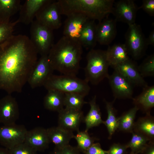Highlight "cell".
Returning <instances> with one entry per match:
<instances>
[{
  "mask_svg": "<svg viewBox=\"0 0 154 154\" xmlns=\"http://www.w3.org/2000/svg\"><path fill=\"white\" fill-rule=\"evenodd\" d=\"M84 154H108V151L103 150L98 143H94Z\"/></svg>",
  "mask_w": 154,
  "mask_h": 154,
  "instance_id": "38",
  "label": "cell"
},
{
  "mask_svg": "<svg viewBox=\"0 0 154 154\" xmlns=\"http://www.w3.org/2000/svg\"><path fill=\"white\" fill-rule=\"evenodd\" d=\"M11 154H37V151L24 142L9 149Z\"/></svg>",
  "mask_w": 154,
  "mask_h": 154,
  "instance_id": "35",
  "label": "cell"
},
{
  "mask_svg": "<svg viewBox=\"0 0 154 154\" xmlns=\"http://www.w3.org/2000/svg\"><path fill=\"white\" fill-rule=\"evenodd\" d=\"M51 0H27L21 5L17 19L19 23H31L40 9Z\"/></svg>",
  "mask_w": 154,
  "mask_h": 154,
  "instance_id": "19",
  "label": "cell"
},
{
  "mask_svg": "<svg viewBox=\"0 0 154 154\" xmlns=\"http://www.w3.org/2000/svg\"><path fill=\"white\" fill-rule=\"evenodd\" d=\"M125 38L124 44L128 55L135 60L142 58L148 45L140 26L135 23L129 25Z\"/></svg>",
  "mask_w": 154,
  "mask_h": 154,
  "instance_id": "7",
  "label": "cell"
},
{
  "mask_svg": "<svg viewBox=\"0 0 154 154\" xmlns=\"http://www.w3.org/2000/svg\"><path fill=\"white\" fill-rule=\"evenodd\" d=\"M24 142L37 152L45 150L50 143L46 129L41 127L27 131Z\"/></svg>",
  "mask_w": 154,
  "mask_h": 154,
  "instance_id": "18",
  "label": "cell"
},
{
  "mask_svg": "<svg viewBox=\"0 0 154 154\" xmlns=\"http://www.w3.org/2000/svg\"><path fill=\"white\" fill-rule=\"evenodd\" d=\"M132 99L135 106L139 110L146 114L150 113L154 107V85L143 87L141 93Z\"/></svg>",
  "mask_w": 154,
  "mask_h": 154,
  "instance_id": "21",
  "label": "cell"
},
{
  "mask_svg": "<svg viewBox=\"0 0 154 154\" xmlns=\"http://www.w3.org/2000/svg\"><path fill=\"white\" fill-rule=\"evenodd\" d=\"M60 150L61 154H81L77 147H73L69 144Z\"/></svg>",
  "mask_w": 154,
  "mask_h": 154,
  "instance_id": "39",
  "label": "cell"
},
{
  "mask_svg": "<svg viewBox=\"0 0 154 154\" xmlns=\"http://www.w3.org/2000/svg\"><path fill=\"white\" fill-rule=\"evenodd\" d=\"M130 141L126 144L128 148H129L133 154L142 153L150 141L146 136L139 133L133 131Z\"/></svg>",
  "mask_w": 154,
  "mask_h": 154,
  "instance_id": "30",
  "label": "cell"
},
{
  "mask_svg": "<svg viewBox=\"0 0 154 154\" xmlns=\"http://www.w3.org/2000/svg\"><path fill=\"white\" fill-rule=\"evenodd\" d=\"M96 96H94L88 102L90 109L84 119L86 126V131L88 132L90 129L104 123L100 107L96 103Z\"/></svg>",
  "mask_w": 154,
  "mask_h": 154,
  "instance_id": "24",
  "label": "cell"
},
{
  "mask_svg": "<svg viewBox=\"0 0 154 154\" xmlns=\"http://www.w3.org/2000/svg\"><path fill=\"white\" fill-rule=\"evenodd\" d=\"M116 21L106 18L96 25V35L97 42L102 45H109L117 34Z\"/></svg>",
  "mask_w": 154,
  "mask_h": 154,
  "instance_id": "17",
  "label": "cell"
},
{
  "mask_svg": "<svg viewBox=\"0 0 154 154\" xmlns=\"http://www.w3.org/2000/svg\"><path fill=\"white\" fill-rule=\"evenodd\" d=\"M52 154H61L60 149L55 147Z\"/></svg>",
  "mask_w": 154,
  "mask_h": 154,
  "instance_id": "43",
  "label": "cell"
},
{
  "mask_svg": "<svg viewBox=\"0 0 154 154\" xmlns=\"http://www.w3.org/2000/svg\"><path fill=\"white\" fill-rule=\"evenodd\" d=\"M67 16L64 22L63 36L78 41L84 25L90 19L80 13H73Z\"/></svg>",
  "mask_w": 154,
  "mask_h": 154,
  "instance_id": "16",
  "label": "cell"
},
{
  "mask_svg": "<svg viewBox=\"0 0 154 154\" xmlns=\"http://www.w3.org/2000/svg\"><path fill=\"white\" fill-rule=\"evenodd\" d=\"M61 15L80 13L90 20L101 21L112 13L114 0H59Z\"/></svg>",
  "mask_w": 154,
  "mask_h": 154,
  "instance_id": "3",
  "label": "cell"
},
{
  "mask_svg": "<svg viewBox=\"0 0 154 154\" xmlns=\"http://www.w3.org/2000/svg\"><path fill=\"white\" fill-rule=\"evenodd\" d=\"M133 131L145 136L149 141L154 142V118L150 112L146 113L135 122Z\"/></svg>",
  "mask_w": 154,
  "mask_h": 154,
  "instance_id": "23",
  "label": "cell"
},
{
  "mask_svg": "<svg viewBox=\"0 0 154 154\" xmlns=\"http://www.w3.org/2000/svg\"><path fill=\"white\" fill-rule=\"evenodd\" d=\"M95 21L89 20L85 24L81 32L78 41L83 47L93 49L97 42Z\"/></svg>",
  "mask_w": 154,
  "mask_h": 154,
  "instance_id": "22",
  "label": "cell"
},
{
  "mask_svg": "<svg viewBox=\"0 0 154 154\" xmlns=\"http://www.w3.org/2000/svg\"><path fill=\"white\" fill-rule=\"evenodd\" d=\"M30 38L13 35L0 44V89L11 94L20 93L27 83L38 59Z\"/></svg>",
  "mask_w": 154,
  "mask_h": 154,
  "instance_id": "1",
  "label": "cell"
},
{
  "mask_svg": "<svg viewBox=\"0 0 154 154\" xmlns=\"http://www.w3.org/2000/svg\"><path fill=\"white\" fill-rule=\"evenodd\" d=\"M20 0H0V23L10 21L11 17L19 11Z\"/></svg>",
  "mask_w": 154,
  "mask_h": 154,
  "instance_id": "27",
  "label": "cell"
},
{
  "mask_svg": "<svg viewBox=\"0 0 154 154\" xmlns=\"http://www.w3.org/2000/svg\"><path fill=\"white\" fill-rule=\"evenodd\" d=\"M111 67L121 74L134 86L143 88L148 85L140 74L136 62L130 58Z\"/></svg>",
  "mask_w": 154,
  "mask_h": 154,
  "instance_id": "15",
  "label": "cell"
},
{
  "mask_svg": "<svg viewBox=\"0 0 154 154\" xmlns=\"http://www.w3.org/2000/svg\"><path fill=\"white\" fill-rule=\"evenodd\" d=\"M126 144L114 143L108 151V154H127Z\"/></svg>",
  "mask_w": 154,
  "mask_h": 154,
  "instance_id": "36",
  "label": "cell"
},
{
  "mask_svg": "<svg viewBox=\"0 0 154 154\" xmlns=\"http://www.w3.org/2000/svg\"><path fill=\"white\" fill-rule=\"evenodd\" d=\"M47 90H53L64 94L75 93L84 97L89 93L90 87L85 79L76 76L52 74L43 86Z\"/></svg>",
  "mask_w": 154,
  "mask_h": 154,
  "instance_id": "5",
  "label": "cell"
},
{
  "mask_svg": "<svg viewBox=\"0 0 154 154\" xmlns=\"http://www.w3.org/2000/svg\"><path fill=\"white\" fill-rule=\"evenodd\" d=\"M73 138L77 141V147L80 152L83 153L92 146L96 139L95 138L90 136L88 132L79 130L77 131L76 135H74Z\"/></svg>",
  "mask_w": 154,
  "mask_h": 154,
  "instance_id": "32",
  "label": "cell"
},
{
  "mask_svg": "<svg viewBox=\"0 0 154 154\" xmlns=\"http://www.w3.org/2000/svg\"><path fill=\"white\" fill-rule=\"evenodd\" d=\"M61 15L58 1L51 0L39 11L36 20L54 30L58 29L61 26Z\"/></svg>",
  "mask_w": 154,
  "mask_h": 154,
  "instance_id": "8",
  "label": "cell"
},
{
  "mask_svg": "<svg viewBox=\"0 0 154 154\" xmlns=\"http://www.w3.org/2000/svg\"><path fill=\"white\" fill-rule=\"evenodd\" d=\"M31 25L30 40L41 56H48L54 44L53 30L36 20Z\"/></svg>",
  "mask_w": 154,
  "mask_h": 154,
  "instance_id": "6",
  "label": "cell"
},
{
  "mask_svg": "<svg viewBox=\"0 0 154 154\" xmlns=\"http://www.w3.org/2000/svg\"><path fill=\"white\" fill-rule=\"evenodd\" d=\"M115 100L111 102L105 101L108 117L107 119L104 121L103 124L108 129L109 139L111 138L113 134L117 129L118 127V119L116 116V110L113 106Z\"/></svg>",
  "mask_w": 154,
  "mask_h": 154,
  "instance_id": "29",
  "label": "cell"
},
{
  "mask_svg": "<svg viewBox=\"0 0 154 154\" xmlns=\"http://www.w3.org/2000/svg\"><path fill=\"white\" fill-rule=\"evenodd\" d=\"M86 65L84 68L85 80L94 85L98 84L104 78H108L110 64L106 50L92 49L87 53Z\"/></svg>",
  "mask_w": 154,
  "mask_h": 154,
  "instance_id": "4",
  "label": "cell"
},
{
  "mask_svg": "<svg viewBox=\"0 0 154 154\" xmlns=\"http://www.w3.org/2000/svg\"><path fill=\"white\" fill-rule=\"evenodd\" d=\"M19 115L18 104L15 97L8 94L0 99V123L4 125L15 123Z\"/></svg>",
  "mask_w": 154,
  "mask_h": 154,
  "instance_id": "14",
  "label": "cell"
},
{
  "mask_svg": "<svg viewBox=\"0 0 154 154\" xmlns=\"http://www.w3.org/2000/svg\"><path fill=\"white\" fill-rule=\"evenodd\" d=\"M58 113V126L72 132L79 130L80 123L84 117L82 110L64 107Z\"/></svg>",
  "mask_w": 154,
  "mask_h": 154,
  "instance_id": "13",
  "label": "cell"
},
{
  "mask_svg": "<svg viewBox=\"0 0 154 154\" xmlns=\"http://www.w3.org/2000/svg\"><path fill=\"white\" fill-rule=\"evenodd\" d=\"M139 73L144 77L153 76L154 75V54L147 56L142 63L138 66Z\"/></svg>",
  "mask_w": 154,
  "mask_h": 154,
  "instance_id": "33",
  "label": "cell"
},
{
  "mask_svg": "<svg viewBox=\"0 0 154 154\" xmlns=\"http://www.w3.org/2000/svg\"><path fill=\"white\" fill-rule=\"evenodd\" d=\"M142 153L154 154V142L149 141Z\"/></svg>",
  "mask_w": 154,
  "mask_h": 154,
  "instance_id": "40",
  "label": "cell"
},
{
  "mask_svg": "<svg viewBox=\"0 0 154 154\" xmlns=\"http://www.w3.org/2000/svg\"><path fill=\"white\" fill-rule=\"evenodd\" d=\"M146 41L148 45L154 46V30L152 31L150 33L148 37L146 38Z\"/></svg>",
  "mask_w": 154,
  "mask_h": 154,
  "instance_id": "41",
  "label": "cell"
},
{
  "mask_svg": "<svg viewBox=\"0 0 154 154\" xmlns=\"http://www.w3.org/2000/svg\"><path fill=\"white\" fill-rule=\"evenodd\" d=\"M129 154H133V153H131V152H130Z\"/></svg>",
  "mask_w": 154,
  "mask_h": 154,
  "instance_id": "44",
  "label": "cell"
},
{
  "mask_svg": "<svg viewBox=\"0 0 154 154\" xmlns=\"http://www.w3.org/2000/svg\"><path fill=\"white\" fill-rule=\"evenodd\" d=\"M46 130L50 142L59 149L68 145L74 135L73 132L58 126L48 128Z\"/></svg>",
  "mask_w": 154,
  "mask_h": 154,
  "instance_id": "20",
  "label": "cell"
},
{
  "mask_svg": "<svg viewBox=\"0 0 154 154\" xmlns=\"http://www.w3.org/2000/svg\"><path fill=\"white\" fill-rule=\"evenodd\" d=\"M0 154H11L9 149L0 147Z\"/></svg>",
  "mask_w": 154,
  "mask_h": 154,
  "instance_id": "42",
  "label": "cell"
},
{
  "mask_svg": "<svg viewBox=\"0 0 154 154\" xmlns=\"http://www.w3.org/2000/svg\"><path fill=\"white\" fill-rule=\"evenodd\" d=\"M138 108L135 106L118 117L117 129L125 132L132 133L135 123V119Z\"/></svg>",
  "mask_w": 154,
  "mask_h": 154,
  "instance_id": "28",
  "label": "cell"
},
{
  "mask_svg": "<svg viewBox=\"0 0 154 154\" xmlns=\"http://www.w3.org/2000/svg\"><path fill=\"white\" fill-rule=\"evenodd\" d=\"M82 46L78 41L63 36L54 44L47 56L54 70L76 76L80 68Z\"/></svg>",
  "mask_w": 154,
  "mask_h": 154,
  "instance_id": "2",
  "label": "cell"
},
{
  "mask_svg": "<svg viewBox=\"0 0 154 154\" xmlns=\"http://www.w3.org/2000/svg\"><path fill=\"white\" fill-rule=\"evenodd\" d=\"M112 13L117 21L127 24L128 25L135 23L138 7L133 0H120L114 3Z\"/></svg>",
  "mask_w": 154,
  "mask_h": 154,
  "instance_id": "11",
  "label": "cell"
},
{
  "mask_svg": "<svg viewBox=\"0 0 154 154\" xmlns=\"http://www.w3.org/2000/svg\"><path fill=\"white\" fill-rule=\"evenodd\" d=\"M108 78L115 99H132L134 86L121 74L114 70Z\"/></svg>",
  "mask_w": 154,
  "mask_h": 154,
  "instance_id": "12",
  "label": "cell"
},
{
  "mask_svg": "<svg viewBox=\"0 0 154 154\" xmlns=\"http://www.w3.org/2000/svg\"><path fill=\"white\" fill-rule=\"evenodd\" d=\"M84 97L77 93L64 94V105L65 108L82 110L84 105L88 103L84 100Z\"/></svg>",
  "mask_w": 154,
  "mask_h": 154,
  "instance_id": "31",
  "label": "cell"
},
{
  "mask_svg": "<svg viewBox=\"0 0 154 154\" xmlns=\"http://www.w3.org/2000/svg\"><path fill=\"white\" fill-rule=\"evenodd\" d=\"M18 23L17 20L12 22L0 23V44L13 35L15 27Z\"/></svg>",
  "mask_w": 154,
  "mask_h": 154,
  "instance_id": "34",
  "label": "cell"
},
{
  "mask_svg": "<svg viewBox=\"0 0 154 154\" xmlns=\"http://www.w3.org/2000/svg\"><path fill=\"white\" fill-rule=\"evenodd\" d=\"M53 71L47 56H41L32 70L27 83L33 89L44 86L53 74Z\"/></svg>",
  "mask_w": 154,
  "mask_h": 154,
  "instance_id": "10",
  "label": "cell"
},
{
  "mask_svg": "<svg viewBox=\"0 0 154 154\" xmlns=\"http://www.w3.org/2000/svg\"><path fill=\"white\" fill-rule=\"evenodd\" d=\"M64 93L55 90H48L44 98V106L48 110L58 112L64 108Z\"/></svg>",
  "mask_w": 154,
  "mask_h": 154,
  "instance_id": "25",
  "label": "cell"
},
{
  "mask_svg": "<svg viewBox=\"0 0 154 154\" xmlns=\"http://www.w3.org/2000/svg\"><path fill=\"white\" fill-rule=\"evenodd\" d=\"M28 130L23 125L15 123L0 127V144L10 149L24 142Z\"/></svg>",
  "mask_w": 154,
  "mask_h": 154,
  "instance_id": "9",
  "label": "cell"
},
{
  "mask_svg": "<svg viewBox=\"0 0 154 154\" xmlns=\"http://www.w3.org/2000/svg\"><path fill=\"white\" fill-rule=\"evenodd\" d=\"M142 9L149 15L154 16V0H143L142 4L138 7V9Z\"/></svg>",
  "mask_w": 154,
  "mask_h": 154,
  "instance_id": "37",
  "label": "cell"
},
{
  "mask_svg": "<svg viewBox=\"0 0 154 154\" xmlns=\"http://www.w3.org/2000/svg\"><path fill=\"white\" fill-rule=\"evenodd\" d=\"M106 51L107 58L111 66L130 58L124 44H116L109 46Z\"/></svg>",
  "mask_w": 154,
  "mask_h": 154,
  "instance_id": "26",
  "label": "cell"
}]
</instances>
